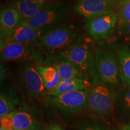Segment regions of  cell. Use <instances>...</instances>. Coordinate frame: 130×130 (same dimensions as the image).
Instances as JSON below:
<instances>
[{
  "mask_svg": "<svg viewBox=\"0 0 130 130\" xmlns=\"http://www.w3.org/2000/svg\"><path fill=\"white\" fill-rule=\"evenodd\" d=\"M13 128V130H24V129H18V128Z\"/></svg>",
  "mask_w": 130,
  "mask_h": 130,
  "instance_id": "obj_30",
  "label": "cell"
},
{
  "mask_svg": "<svg viewBox=\"0 0 130 130\" xmlns=\"http://www.w3.org/2000/svg\"><path fill=\"white\" fill-rule=\"evenodd\" d=\"M8 71H9V68L7 65L4 63H1L0 64V81L1 83H2L6 78Z\"/></svg>",
  "mask_w": 130,
  "mask_h": 130,
  "instance_id": "obj_23",
  "label": "cell"
},
{
  "mask_svg": "<svg viewBox=\"0 0 130 130\" xmlns=\"http://www.w3.org/2000/svg\"><path fill=\"white\" fill-rule=\"evenodd\" d=\"M42 64L55 68L61 81L82 78L85 73L72 61L60 53L48 56Z\"/></svg>",
  "mask_w": 130,
  "mask_h": 130,
  "instance_id": "obj_9",
  "label": "cell"
},
{
  "mask_svg": "<svg viewBox=\"0 0 130 130\" xmlns=\"http://www.w3.org/2000/svg\"><path fill=\"white\" fill-rule=\"evenodd\" d=\"M93 69L95 77L101 83L111 86L121 83L118 57L111 45L102 44L96 48Z\"/></svg>",
  "mask_w": 130,
  "mask_h": 130,
  "instance_id": "obj_1",
  "label": "cell"
},
{
  "mask_svg": "<svg viewBox=\"0 0 130 130\" xmlns=\"http://www.w3.org/2000/svg\"><path fill=\"white\" fill-rule=\"evenodd\" d=\"M19 98L12 89H1L0 94V117L12 112L19 104Z\"/></svg>",
  "mask_w": 130,
  "mask_h": 130,
  "instance_id": "obj_18",
  "label": "cell"
},
{
  "mask_svg": "<svg viewBox=\"0 0 130 130\" xmlns=\"http://www.w3.org/2000/svg\"><path fill=\"white\" fill-rule=\"evenodd\" d=\"M69 12L68 7L60 2H47L35 16L22 21L20 25L42 31L44 33L60 27L67 19Z\"/></svg>",
  "mask_w": 130,
  "mask_h": 130,
  "instance_id": "obj_2",
  "label": "cell"
},
{
  "mask_svg": "<svg viewBox=\"0 0 130 130\" xmlns=\"http://www.w3.org/2000/svg\"><path fill=\"white\" fill-rule=\"evenodd\" d=\"M22 77L27 90L32 96L39 97L45 89L41 76L35 66L26 64L22 70Z\"/></svg>",
  "mask_w": 130,
  "mask_h": 130,
  "instance_id": "obj_13",
  "label": "cell"
},
{
  "mask_svg": "<svg viewBox=\"0 0 130 130\" xmlns=\"http://www.w3.org/2000/svg\"><path fill=\"white\" fill-rule=\"evenodd\" d=\"M100 1L108 3V4L116 5V6H119V4L121 0H100Z\"/></svg>",
  "mask_w": 130,
  "mask_h": 130,
  "instance_id": "obj_26",
  "label": "cell"
},
{
  "mask_svg": "<svg viewBox=\"0 0 130 130\" xmlns=\"http://www.w3.org/2000/svg\"><path fill=\"white\" fill-rule=\"evenodd\" d=\"M83 130H109L106 128L98 126H90L84 128Z\"/></svg>",
  "mask_w": 130,
  "mask_h": 130,
  "instance_id": "obj_25",
  "label": "cell"
},
{
  "mask_svg": "<svg viewBox=\"0 0 130 130\" xmlns=\"http://www.w3.org/2000/svg\"><path fill=\"white\" fill-rule=\"evenodd\" d=\"M46 2H35L28 0H12L10 6L18 11L22 21L27 20L35 16L46 4Z\"/></svg>",
  "mask_w": 130,
  "mask_h": 130,
  "instance_id": "obj_17",
  "label": "cell"
},
{
  "mask_svg": "<svg viewBox=\"0 0 130 130\" xmlns=\"http://www.w3.org/2000/svg\"><path fill=\"white\" fill-rule=\"evenodd\" d=\"M117 93L108 85L100 83L92 86L88 90L86 108L97 115L111 113L116 105Z\"/></svg>",
  "mask_w": 130,
  "mask_h": 130,
  "instance_id": "obj_4",
  "label": "cell"
},
{
  "mask_svg": "<svg viewBox=\"0 0 130 130\" xmlns=\"http://www.w3.org/2000/svg\"><path fill=\"white\" fill-rule=\"evenodd\" d=\"M1 60L4 62L21 61L31 58L36 63L42 61L41 50L37 43L21 44L9 43L0 47Z\"/></svg>",
  "mask_w": 130,
  "mask_h": 130,
  "instance_id": "obj_7",
  "label": "cell"
},
{
  "mask_svg": "<svg viewBox=\"0 0 130 130\" xmlns=\"http://www.w3.org/2000/svg\"><path fill=\"white\" fill-rule=\"evenodd\" d=\"M92 86L88 81L83 78L66 79L61 81L57 87L48 91V93L51 96H56L74 91L88 90Z\"/></svg>",
  "mask_w": 130,
  "mask_h": 130,
  "instance_id": "obj_15",
  "label": "cell"
},
{
  "mask_svg": "<svg viewBox=\"0 0 130 130\" xmlns=\"http://www.w3.org/2000/svg\"><path fill=\"white\" fill-rule=\"evenodd\" d=\"M117 14L118 24L130 22V0H121Z\"/></svg>",
  "mask_w": 130,
  "mask_h": 130,
  "instance_id": "obj_21",
  "label": "cell"
},
{
  "mask_svg": "<svg viewBox=\"0 0 130 130\" xmlns=\"http://www.w3.org/2000/svg\"><path fill=\"white\" fill-rule=\"evenodd\" d=\"M96 51V49L92 39L83 37L78 39L68 48L59 53L86 72L93 69Z\"/></svg>",
  "mask_w": 130,
  "mask_h": 130,
  "instance_id": "obj_5",
  "label": "cell"
},
{
  "mask_svg": "<svg viewBox=\"0 0 130 130\" xmlns=\"http://www.w3.org/2000/svg\"><path fill=\"white\" fill-rule=\"evenodd\" d=\"M43 34L44 32L42 31L31 28L28 26L20 25L10 35L1 39L0 46L9 43L21 44L36 43Z\"/></svg>",
  "mask_w": 130,
  "mask_h": 130,
  "instance_id": "obj_11",
  "label": "cell"
},
{
  "mask_svg": "<svg viewBox=\"0 0 130 130\" xmlns=\"http://www.w3.org/2000/svg\"><path fill=\"white\" fill-rule=\"evenodd\" d=\"M0 130H7V129L3 127V126H1V127H0Z\"/></svg>",
  "mask_w": 130,
  "mask_h": 130,
  "instance_id": "obj_29",
  "label": "cell"
},
{
  "mask_svg": "<svg viewBox=\"0 0 130 130\" xmlns=\"http://www.w3.org/2000/svg\"><path fill=\"white\" fill-rule=\"evenodd\" d=\"M111 46L118 57L121 83L130 86V46L124 42H113Z\"/></svg>",
  "mask_w": 130,
  "mask_h": 130,
  "instance_id": "obj_14",
  "label": "cell"
},
{
  "mask_svg": "<svg viewBox=\"0 0 130 130\" xmlns=\"http://www.w3.org/2000/svg\"><path fill=\"white\" fill-rule=\"evenodd\" d=\"M118 25L116 12L86 19L85 27L91 37L95 41L109 38L116 32Z\"/></svg>",
  "mask_w": 130,
  "mask_h": 130,
  "instance_id": "obj_6",
  "label": "cell"
},
{
  "mask_svg": "<svg viewBox=\"0 0 130 130\" xmlns=\"http://www.w3.org/2000/svg\"><path fill=\"white\" fill-rule=\"evenodd\" d=\"M9 114L13 128L24 130H41L36 120L27 112L12 111Z\"/></svg>",
  "mask_w": 130,
  "mask_h": 130,
  "instance_id": "obj_16",
  "label": "cell"
},
{
  "mask_svg": "<svg viewBox=\"0 0 130 130\" xmlns=\"http://www.w3.org/2000/svg\"><path fill=\"white\" fill-rule=\"evenodd\" d=\"M123 111L130 114V86L122 89L117 93L116 105Z\"/></svg>",
  "mask_w": 130,
  "mask_h": 130,
  "instance_id": "obj_20",
  "label": "cell"
},
{
  "mask_svg": "<svg viewBox=\"0 0 130 130\" xmlns=\"http://www.w3.org/2000/svg\"><path fill=\"white\" fill-rule=\"evenodd\" d=\"M78 39V32L74 27L60 26L43 34L37 44L41 51L51 56L64 51Z\"/></svg>",
  "mask_w": 130,
  "mask_h": 130,
  "instance_id": "obj_3",
  "label": "cell"
},
{
  "mask_svg": "<svg viewBox=\"0 0 130 130\" xmlns=\"http://www.w3.org/2000/svg\"><path fill=\"white\" fill-rule=\"evenodd\" d=\"M35 67L41 76L46 90H53L61 82V78L57 71L52 66L39 64Z\"/></svg>",
  "mask_w": 130,
  "mask_h": 130,
  "instance_id": "obj_19",
  "label": "cell"
},
{
  "mask_svg": "<svg viewBox=\"0 0 130 130\" xmlns=\"http://www.w3.org/2000/svg\"><path fill=\"white\" fill-rule=\"evenodd\" d=\"M118 6L100 0H78L74 6V12L86 19L116 12Z\"/></svg>",
  "mask_w": 130,
  "mask_h": 130,
  "instance_id": "obj_10",
  "label": "cell"
},
{
  "mask_svg": "<svg viewBox=\"0 0 130 130\" xmlns=\"http://www.w3.org/2000/svg\"><path fill=\"white\" fill-rule=\"evenodd\" d=\"M31 1H35V2H46L47 0H28Z\"/></svg>",
  "mask_w": 130,
  "mask_h": 130,
  "instance_id": "obj_28",
  "label": "cell"
},
{
  "mask_svg": "<svg viewBox=\"0 0 130 130\" xmlns=\"http://www.w3.org/2000/svg\"><path fill=\"white\" fill-rule=\"evenodd\" d=\"M22 21L17 10L12 6L3 7L0 12V37L1 39L10 35Z\"/></svg>",
  "mask_w": 130,
  "mask_h": 130,
  "instance_id": "obj_12",
  "label": "cell"
},
{
  "mask_svg": "<svg viewBox=\"0 0 130 130\" xmlns=\"http://www.w3.org/2000/svg\"><path fill=\"white\" fill-rule=\"evenodd\" d=\"M88 90L74 91L52 96L50 102L54 107L66 113H76L86 107Z\"/></svg>",
  "mask_w": 130,
  "mask_h": 130,
  "instance_id": "obj_8",
  "label": "cell"
},
{
  "mask_svg": "<svg viewBox=\"0 0 130 130\" xmlns=\"http://www.w3.org/2000/svg\"><path fill=\"white\" fill-rule=\"evenodd\" d=\"M41 130H64V129L57 123H53V124L49 125L44 129Z\"/></svg>",
  "mask_w": 130,
  "mask_h": 130,
  "instance_id": "obj_24",
  "label": "cell"
},
{
  "mask_svg": "<svg viewBox=\"0 0 130 130\" xmlns=\"http://www.w3.org/2000/svg\"><path fill=\"white\" fill-rule=\"evenodd\" d=\"M121 130H130V123L123 124L121 126Z\"/></svg>",
  "mask_w": 130,
  "mask_h": 130,
  "instance_id": "obj_27",
  "label": "cell"
},
{
  "mask_svg": "<svg viewBox=\"0 0 130 130\" xmlns=\"http://www.w3.org/2000/svg\"><path fill=\"white\" fill-rule=\"evenodd\" d=\"M117 30L120 38L130 46V22L118 24Z\"/></svg>",
  "mask_w": 130,
  "mask_h": 130,
  "instance_id": "obj_22",
  "label": "cell"
}]
</instances>
